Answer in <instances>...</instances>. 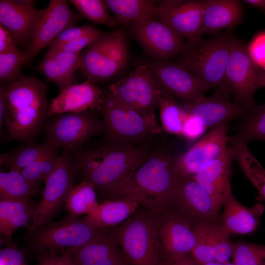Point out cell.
<instances>
[{
  "mask_svg": "<svg viewBox=\"0 0 265 265\" xmlns=\"http://www.w3.org/2000/svg\"><path fill=\"white\" fill-rule=\"evenodd\" d=\"M158 107L161 128L168 133L181 136L183 123L187 115L184 107L163 91Z\"/></svg>",
  "mask_w": 265,
  "mask_h": 265,
  "instance_id": "obj_36",
  "label": "cell"
},
{
  "mask_svg": "<svg viewBox=\"0 0 265 265\" xmlns=\"http://www.w3.org/2000/svg\"><path fill=\"white\" fill-rule=\"evenodd\" d=\"M102 33L101 30L96 28L94 31L75 40L63 44L52 50H57L71 53H81V51L94 42Z\"/></svg>",
  "mask_w": 265,
  "mask_h": 265,
  "instance_id": "obj_45",
  "label": "cell"
},
{
  "mask_svg": "<svg viewBox=\"0 0 265 265\" xmlns=\"http://www.w3.org/2000/svg\"><path fill=\"white\" fill-rule=\"evenodd\" d=\"M17 48V44L9 32L0 25V53L12 51Z\"/></svg>",
  "mask_w": 265,
  "mask_h": 265,
  "instance_id": "obj_49",
  "label": "cell"
},
{
  "mask_svg": "<svg viewBox=\"0 0 265 265\" xmlns=\"http://www.w3.org/2000/svg\"><path fill=\"white\" fill-rule=\"evenodd\" d=\"M157 234L161 259L179 260L190 254L196 244L191 225L168 208L157 213Z\"/></svg>",
  "mask_w": 265,
  "mask_h": 265,
  "instance_id": "obj_16",
  "label": "cell"
},
{
  "mask_svg": "<svg viewBox=\"0 0 265 265\" xmlns=\"http://www.w3.org/2000/svg\"><path fill=\"white\" fill-rule=\"evenodd\" d=\"M81 53L61 50L48 51L37 66L48 81L60 90L73 84L75 72L80 70Z\"/></svg>",
  "mask_w": 265,
  "mask_h": 265,
  "instance_id": "obj_26",
  "label": "cell"
},
{
  "mask_svg": "<svg viewBox=\"0 0 265 265\" xmlns=\"http://www.w3.org/2000/svg\"><path fill=\"white\" fill-rule=\"evenodd\" d=\"M129 60L126 34L121 30L103 33L81 53L80 70L86 80L95 84L117 75Z\"/></svg>",
  "mask_w": 265,
  "mask_h": 265,
  "instance_id": "obj_7",
  "label": "cell"
},
{
  "mask_svg": "<svg viewBox=\"0 0 265 265\" xmlns=\"http://www.w3.org/2000/svg\"><path fill=\"white\" fill-rule=\"evenodd\" d=\"M223 206L220 224L230 234L240 235L254 232L265 209L264 205L259 203L251 207L243 205L234 196L231 189L228 192Z\"/></svg>",
  "mask_w": 265,
  "mask_h": 265,
  "instance_id": "obj_25",
  "label": "cell"
},
{
  "mask_svg": "<svg viewBox=\"0 0 265 265\" xmlns=\"http://www.w3.org/2000/svg\"><path fill=\"white\" fill-rule=\"evenodd\" d=\"M197 265V264H196ZM221 265V263H219L216 262H212L200 265Z\"/></svg>",
  "mask_w": 265,
  "mask_h": 265,
  "instance_id": "obj_53",
  "label": "cell"
},
{
  "mask_svg": "<svg viewBox=\"0 0 265 265\" xmlns=\"http://www.w3.org/2000/svg\"><path fill=\"white\" fill-rule=\"evenodd\" d=\"M48 119L42 129L46 141L57 149L63 147L78 152L88 139L105 132L103 121L89 111L56 115Z\"/></svg>",
  "mask_w": 265,
  "mask_h": 265,
  "instance_id": "obj_10",
  "label": "cell"
},
{
  "mask_svg": "<svg viewBox=\"0 0 265 265\" xmlns=\"http://www.w3.org/2000/svg\"><path fill=\"white\" fill-rule=\"evenodd\" d=\"M228 125L209 130L186 152L175 158L178 177H193L204 165L218 157L228 148Z\"/></svg>",
  "mask_w": 265,
  "mask_h": 265,
  "instance_id": "obj_19",
  "label": "cell"
},
{
  "mask_svg": "<svg viewBox=\"0 0 265 265\" xmlns=\"http://www.w3.org/2000/svg\"><path fill=\"white\" fill-rule=\"evenodd\" d=\"M135 145L110 143L80 150L75 160L83 180L90 182L106 200L115 199L137 168L150 156Z\"/></svg>",
  "mask_w": 265,
  "mask_h": 265,
  "instance_id": "obj_1",
  "label": "cell"
},
{
  "mask_svg": "<svg viewBox=\"0 0 265 265\" xmlns=\"http://www.w3.org/2000/svg\"><path fill=\"white\" fill-rule=\"evenodd\" d=\"M95 191L93 186L85 180L74 187L65 202V208L69 213L79 216L93 212L99 205Z\"/></svg>",
  "mask_w": 265,
  "mask_h": 265,
  "instance_id": "obj_35",
  "label": "cell"
},
{
  "mask_svg": "<svg viewBox=\"0 0 265 265\" xmlns=\"http://www.w3.org/2000/svg\"><path fill=\"white\" fill-rule=\"evenodd\" d=\"M39 186L26 179L21 171L0 172V199L30 200L39 191Z\"/></svg>",
  "mask_w": 265,
  "mask_h": 265,
  "instance_id": "obj_33",
  "label": "cell"
},
{
  "mask_svg": "<svg viewBox=\"0 0 265 265\" xmlns=\"http://www.w3.org/2000/svg\"><path fill=\"white\" fill-rule=\"evenodd\" d=\"M96 28L91 25L73 26L61 32L48 46V50H53L60 46L76 40L93 31Z\"/></svg>",
  "mask_w": 265,
  "mask_h": 265,
  "instance_id": "obj_43",
  "label": "cell"
},
{
  "mask_svg": "<svg viewBox=\"0 0 265 265\" xmlns=\"http://www.w3.org/2000/svg\"><path fill=\"white\" fill-rule=\"evenodd\" d=\"M260 69L250 56L247 46L233 38L225 71V82L234 95V102L247 109L256 104L254 95L259 89Z\"/></svg>",
  "mask_w": 265,
  "mask_h": 265,
  "instance_id": "obj_13",
  "label": "cell"
},
{
  "mask_svg": "<svg viewBox=\"0 0 265 265\" xmlns=\"http://www.w3.org/2000/svg\"><path fill=\"white\" fill-rule=\"evenodd\" d=\"M56 149L46 141L38 144L28 143L12 152L1 155L0 165L9 169L21 171Z\"/></svg>",
  "mask_w": 265,
  "mask_h": 265,
  "instance_id": "obj_32",
  "label": "cell"
},
{
  "mask_svg": "<svg viewBox=\"0 0 265 265\" xmlns=\"http://www.w3.org/2000/svg\"><path fill=\"white\" fill-rule=\"evenodd\" d=\"M139 63L147 66L159 87L184 104L196 103L205 96L209 86L181 63L150 59Z\"/></svg>",
  "mask_w": 265,
  "mask_h": 265,
  "instance_id": "obj_12",
  "label": "cell"
},
{
  "mask_svg": "<svg viewBox=\"0 0 265 265\" xmlns=\"http://www.w3.org/2000/svg\"><path fill=\"white\" fill-rule=\"evenodd\" d=\"M59 157L58 149L42 157L34 163L21 170L24 176L35 185L46 180L54 169Z\"/></svg>",
  "mask_w": 265,
  "mask_h": 265,
  "instance_id": "obj_40",
  "label": "cell"
},
{
  "mask_svg": "<svg viewBox=\"0 0 265 265\" xmlns=\"http://www.w3.org/2000/svg\"><path fill=\"white\" fill-rule=\"evenodd\" d=\"M247 48L254 63L259 68L265 70V32L257 35Z\"/></svg>",
  "mask_w": 265,
  "mask_h": 265,
  "instance_id": "obj_46",
  "label": "cell"
},
{
  "mask_svg": "<svg viewBox=\"0 0 265 265\" xmlns=\"http://www.w3.org/2000/svg\"><path fill=\"white\" fill-rule=\"evenodd\" d=\"M0 265H28L22 251L11 242L0 250Z\"/></svg>",
  "mask_w": 265,
  "mask_h": 265,
  "instance_id": "obj_47",
  "label": "cell"
},
{
  "mask_svg": "<svg viewBox=\"0 0 265 265\" xmlns=\"http://www.w3.org/2000/svg\"><path fill=\"white\" fill-rule=\"evenodd\" d=\"M157 221V213L142 205L127 220L111 228L131 265H160Z\"/></svg>",
  "mask_w": 265,
  "mask_h": 265,
  "instance_id": "obj_5",
  "label": "cell"
},
{
  "mask_svg": "<svg viewBox=\"0 0 265 265\" xmlns=\"http://www.w3.org/2000/svg\"><path fill=\"white\" fill-rule=\"evenodd\" d=\"M160 265H197L190 254L179 260L161 259Z\"/></svg>",
  "mask_w": 265,
  "mask_h": 265,
  "instance_id": "obj_50",
  "label": "cell"
},
{
  "mask_svg": "<svg viewBox=\"0 0 265 265\" xmlns=\"http://www.w3.org/2000/svg\"><path fill=\"white\" fill-rule=\"evenodd\" d=\"M8 140L32 142L48 119L47 87L34 76L0 85Z\"/></svg>",
  "mask_w": 265,
  "mask_h": 265,
  "instance_id": "obj_2",
  "label": "cell"
},
{
  "mask_svg": "<svg viewBox=\"0 0 265 265\" xmlns=\"http://www.w3.org/2000/svg\"><path fill=\"white\" fill-rule=\"evenodd\" d=\"M183 106L187 113L199 118L209 130L220 125H228L232 120L242 117L247 110L216 92L196 103H183Z\"/></svg>",
  "mask_w": 265,
  "mask_h": 265,
  "instance_id": "obj_23",
  "label": "cell"
},
{
  "mask_svg": "<svg viewBox=\"0 0 265 265\" xmlns=\"http://www.w3.org/2000/svg\"><path fill=\"white\" fill-rule=\"evenodd\" d=\"M229 139L248 143L265 141V103L255 104L243 115L236 126V132Z\"/></svg>",
  "mask_w": 265,
  "mask_h": 265,
  "instance_id": "obj_31",
  "label": "cell"
},
{
  "mask_svg": "<svg viewBox=\"0 0 265 265\" xmlns=\"http://www.w3.org/2000/svg\"><path fill=\"white\" fill-rule=\"evenodd\" d=\"M175 157L165 151L151 154L135 170L116 198L133 196L158 213L170 206L178 180Z\"/></svg>",
  "mask_w": 265,
  "mask_h": 265,
  "instance_id": "obj_3",
  "label": "cell"
},
{
  "mask_svg": "<svg viewBox=\"0 0 265 265\" xmlns=\"http://www.w3.org/2000/svg\"><path fill=\"white\" fill-rule=\"evenodd\" d=\"M203 0H168L156 4L152 14L187 42L201 40Z\"/></svg>",
  "mask_w": 265,
  "mask_h": 265,
  "instance_id": "obj_17",
  "label": "cell"
},
{
  "mask_svg": "<svg viewBox=\"0 0 265 265\" xmlns=\"http://www.w3.org/2000/svg\"><path fill=\"white\" fill-rule=\"evenodd\" d=\"M129 32L151 59L168 61L180 54L184 39L153 15L131 23Z\"/></svg>",
  "mask_w": 265,
  "mask_h": 265,
  "instance_id": "obj_15",
  "label": "cell"
},
{
  "mask_svg": "<svg viewBox=\"0 0 265 265\" xmlns=\"http://www.w3.org/2000/svg\"><path fill=\"white\" fill-rule=\"evenodd\" d=\"M233 159L229 145L222 154L204 165L192 177L222 206L231 189L230 177Z\"/></svg>",
  "mask_w": 265,
  "mask_h": 265,
  "instance_id": "obj_24",
  "label": "cell"
},
{
  "mask_svg": "<svg viewBox=\"0 0 265 265\" xmlns=\"http://www.w3.org/2000/svg\"><path fill=\"white\" fill-rule=\"evenodd\" d=\"M105 2L113 14L116 24H127L153 15L156 5L149 0H106Z\"/></svg>",
  "mask_w": 265,
  "mask_h": 265,
  "instance_id": "obj_34",
  "label": "cell"
},
{
  "mask_svg": "<svg viewBox=\"0 0 265 265\" xmlns=\"http://www.w3.org/2000/svg\"><path fill=\"white\" fill-rule=\"evenodd\" d=\"M101 229L84 218L69 213L62 219L50 221L25 235L22 252L37 260L50 255L63 254L86 243Z\"/></svg>",
  "mask_w": 265,
  "mask_h": 265,
  "instance_id": "obj_4",
  "label": "cell"
},
{
  "mask_svg": "<svg viewBox=\"0 0 265 265\" xmlns=\"http://www.w3.org/2000/svg\"></svg>",
  "mask_w": 265,
  "mask_h": 265,
  "instance_id": "obj_56",
  "label": "cell"
},
{
  "mask_svg": "<svg viewBox=\"0 0 265 265\" xmlns=\"http://www.w3.org/2000/svg\"><path fill=\"white\" fill-rule=\"evenodd\" d=\"M109 143L135 145L157 134L147 121L109 91L101 107Z\"/></svg>",
  "mask_w": 265,
  "mask_h": 265,
  "instance_id": "obj_9",
  "label": "cell"
},
{
  "mask_svg": "<svg viewBox=\"0 0 265 265\" xmlns=\"http://www.w3.org/2000/svg\"><path fill=\"white\" fill-rule=\"evenodd\" d=\"M131 265L129 264H127V265Z\"/></svg>",
  "mask_w": 265,
  "mask_h": 265,
  "instance_id": "obj_55",
  "label": "cell"
},
{
  "mask_svg": "<svg viewBox=\"0 0 265 265\" xmlns=\"http://www.w3.org/2000/svg\"><path fill=\"white\" fill-rule=\"evenodd\" d=\"M243 2L251 6L256 7L265 11V0H245Z\"/></svg>",
  "mask_w": 265,
  "mask_h": 265,
  "instance_id": "obj_51",
  "label": "cell"
},
{
  "mask_svg": "<svg viewBox=\"0 0 265 265\" xmlns=\"http://www.w3.org/2000/svg\"><path fill=\"white\" fill-rule=\"evenodd\" d=\"M109 88L112 94L141 115L157 134L161 132L155 109L163 90L146 65L139 63L128 76L112 83Z\"/></svg>",
  "mask_w": 265,
  "mask_h": 265,
  "instance_id": "obj_8",
  "label": "cell"
},
{
  "mask_svg": "<svg viewBox=\"0 0 265 265\" xmlns=\"http://www.w3.org/2000/svg\"><path fill=\"white\" fill-rule=\"evenodd\" d=\"M222 206L192 177H178L169 208L192 226L201 221L212 222Z\"/></svg>",
  "mask_w": 265,
  "mask_h": 265,
  "instance_id": "obj_14",
  "label": "cell"
},
{
  "mask_svg": "<svg viewBox=\"0 0 265 265\" xmlns=\"http://www.w3.org/2000/svg\"><path fill=\"white\" fill-rule=\"evenodd\" d=\"M235 265H265V245L238 241L233 243Z\"/></svg>",
  "mask_w": 265,
  "mask_h": 265,
  "instance_id": "obj_39",
  "label": "cell"
},
{
  "mask_svg": "<svg viewBox=\"0 0 265 265\" xmlns=\"http://www.w3.org/2000/svg\"><path fill=\"white\" fill-rule=\"evenodd\" d=\"M25 65L24 52L18 48L0 53V80L9 83L19 80L22 76V67Z\"/></svg>",
  "mask_w": 265,
  "mask_h": 265,
  "instance_id": "obj_41",
  "label": "cell"
},
{
  "mask_svg": "<svg viewBox=\"0 0 265 265\" xmlns=\"http://www.w3.org/2000/svg\"><path fill=\"white\" fill-rule=\"evenodd\" d=\"M80 16L64 0H51L44 9L32 39L24 52L25 65L29 64L39 53L63 30L75 26Z\"/></svg>",
  "mask_w": 265,
  "mask_h": 265,
  "instance_id": "obj_18",
  "label": "cell"
},
{
  "mask_svg": "<svg viewBox=\"0 0 265 265\" xmlns=\"http://www.w3.org/2000/svg\"><path fill=\"white\" fill-rule=\"evenodd\" d=\"M141 205V202L133 196L105 200L83 218L96 228H113L127 220Z\"/></svg>",
  "mask_w": 265,
  "mask_h": 265,
  "instance_id": "obj_27",
  "label": "cell"
},
{
  "mask_svg": "<svg viewBox=\"0 0 265 265\" xmlns=\"http://www.w3.org/2000/svg\"><path fill=\"white\" fill-rule=\"evenodd\" d=\"M203 2L200 36L232 27L242 21V7L238 0H207Z\"/></svg>",
  "mask_w": 265,
  "mask_h": 265,
  "instance_id": "obj_28",
  "label": "cell"
},
{
  "mask_svg": "<svg viewBox=\"0 0 265 265\" xmlns=\"http://www.w3.org/2000/svg\"><path fill=\"white\" fill-rule=\"evenodd\" d=\"M75 265H126L111 228L101 229L89 241L68 251Z\"/></svg>",
  "mask_w": 265,
  "mask_h": 265,
  "instance_id": "obj_21",
  "label": "cell"
},
{
  "mask_svg": "<svg viewBox=\"0 0 265 265\" xmlns=\"http://www.w3.org/2000/svg\"><path fill=\"white\" fill-rule=\"evenodd\" d=\"M210 233L214 261L221 264L229 262L233 247L229 238L230 234L220 224L212 222L210 223Z\"/></svg>",
  "mask_w": 265,
  "mask_h": 265,
  "instance_id": "obj_42",
  "label": "cell"
},
{
  "mask_svg": "<svg viewBox=\"0 0 265 265\" xmlns=\"http://www.w3.org/2000/svg\"><path fill=\"white\" fill-rule=\"evenodd\" d=\"M211 222L201 221L192 226L196 241L190 255L197 265L214 262L210 233Z\"/></svg>",
  "mask_w": 265,
  "mask_h": 265,
  "instance_id": "obj_37",
  "label": "cell"
},
{
  "mask_svg": "<svg viewBox=\"0 0 265 265\" xmlns=\"http://www.w3.org/2000/svg\"><path fill=\"white\" fill-rule=\"evenodd\" d=\"M33 0H0V25L10 33L16 44L27 47L44 9L35 7Z\"/></svg>",
  "mask_w": 265,
  "mask_h": 265,
  "instance_id": "obj_20",
  "label": "cell"
},
{
  "mask_svg": "<svg viewBox=\"0 0 265 265\" xmlns=\"http://www.w3.org/2000/svg\"><path fill=\"white\" fill-rule=\"evenodd\" d=\"M257 84L259 89L265 87V70L260 69L258 74Z\"/></svg>",
  "mask_w": 265,
  "mask_h": 265,
  "instance_id": "obj_52",
  "label": "cell"
},
{
  "mask_svg": "<svg viewBox=\"0 0 265 265\" xmlns=\"http://www.w3.org/2000/svg\"><path fill=\"white\" fill-rule=\"evenodd\" d=\"M78 173L75 159L66 152L59 155L54 169L45 181L41 199L36 206L32 223L26 235L51 221L74 187V180Z\"/></svg>",
  "mask_w": 265,
  "mask_h": 265,
  "instance_id": "obj_11",
  "label": "cell"
},
{
  "mask_svg": "<svg viewBox=\"0 0 265 265\" xmlns=\"http://www.w3.org/2000/svg\"><path fill=\"white\" fill-rule=\"evenodd\" d=\"M229 145L234 159L237 161L244 175L257 188V199L265 201V169L252 154L248 143L229 139Z\"/></svg>",
  "mask_w": 265,
  "mask_h": 265,
  "instance_id": "obj_30",
  "label": "cell"
},
{
  "mask_svg": "<svg viewBox=\"0 0 265 265\" xmlns=\"http://www.w3.org/2000/svg\"><path fill=\"white\" fill-rule=\"evenodd\" d=\"M233 38L222 35L206 40L186 42L181 52L180 63L203 80L210 89L228 98L231 91L225 79Z\"/></svg>",
  "mask_w": 265,
  "mask_h": 265,
  "instance_id": "obj_6",
  "label": "cell"
},
{
  "mask_svg": "<svg viewBox=\"0 0 265 265\" xmlns=\"http://www.w3.org/2000/svg\"><path fill=\"white\" fill-rule=\"evenodd\" d=\"M80 15L96 24L113 26L116 25L115 20L108 12L105 0H70Z\"/></svg>",
  "mask_w": 265,
  "mask_h": 265,
  "instance_id": "obj_38",
  "label": "cell"
},
{
  "mask_svg": "<svg viewBox=\"0 0 265 265\" xmlns=\"http://www.w3.org/2000/svg\"><path fill=\"white\" fill-rule=\"evenodd\" d=\"M207 130L199 118L187 113L183 123L181 136L187 141L193 142L202 137Z\"/></svg>",
  "mask_w": 265,
  "mask_h": 265,
  "instance_id": "obj_44",
  "label": "cell"
},
{
  "mask_svg": "<svg viewBox=\"0 0 265 265\" xmlns=\"http://www.w3.org/2000/svg\"><path fill=\"white\" fill-rule=\"evenodd\" d=\"M37 265H75L70 254L50 255L37 259Z\"/></svg>",
  "mask_w": 265,
  "mask_h": 265,
  "instance_id": "obj_48",
  "label": "cell"
},
{
  "mask_svg": "<svg viewBox=\"0 0 265 265\" xmlns=\"http://www.w3.org/2000/svg\"><path fill=\"white\" fill-rule=\"evenodd\" d=\"M221 265H235L233 263L228 262L226 263L221 264Z\"/></svg>",
  "mask_w": 265,
  "mask_h": 265,
  "instance_id": "obj_54",
  "label": "cell"
},
{
  "mask_svg": "<svg viewBox=\"0 0 265 265\" xmlns=\"http://www.w3.org/2000/svg\"><path fill=\"white\" fill-rule=\"evenodd\" d=\"M36 206L30 200L0 199V233L8 238L19 228L31 226Z\"/></svg>",
  "mask_w": 265,
  "mask_h": 265,
  "instance_id": "obj_29",
  "label": "cell"
},
{
  "mask_svg": "<svg viewBox=\"0 0 265 265\" xmlns=\"http://www.w3.org/2000/svg\"><path fill=\"white\" fill-rule=\"evenodd\" d=\"M104 96L100 88L89 80L60 90L48 109V119L54 115L80 113L101 108Z\"/></svg>",
  "mask_w": 265,
  "mask_h": 265,
  "instance_id": "obj_22",
  "label": "cell"
}]
</instances>
